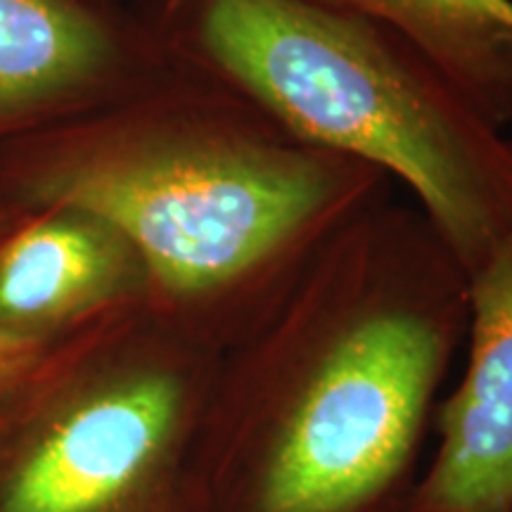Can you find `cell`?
Masks as SVG:
<instances>
[{
    "label": "cell",
    "instance_id": "6da1fadb",
    "mask_svg": "<svg viewBox=\"0 0 512 512\" xmlns=\"http://www.w3.org/2000/svg\"><path fill=\"white\" fill-rule=\"evenodd\" d=\"M467 330V273L420 211L377 202L223 351L200 512H406Z\"/></svg>",
    "mask_w": 512,
    "mask_h": 512
},
{
    "label": "cell",
    "instance_id": "7a4b0ae2",
    "mask_svg": "<svg viewBox=\"0 0 512 512\" xmlns=\"http://www.w3.org/2000/svg\"><path fill=\"white\" fill-rule=\"evenodd\" d=\"M387 183L373 166L290 136L216 81L202 105L76 140L34 195L119 230L145 268V304L223 354L283 306Z\"/></svg>",
    "mask_w": 512,
    "mask_h": 512
},
{
    "label": "cell",
    "instance_id": "3957f363",
    "mask_svg": "<svg viewBox=\"0 0 512 512\" xmlns=\"http://www.w3.org/2000/svg\"><path fill=\"white\" fill-rule=\"evenodd\" d=\"M188 36L290 136L406 185L465 273L512 235V140L392 31L316 0H188Z\"/></svg>",
    "mask_w": 512,
    "mask_h": 512
},
{
    "label": "cell",
    "instance_id": "277c9868",
    "mask_svg": "<svg viewBox=\"0 0 512 512\" xmlns=\"http://www.w3.org/2000/svg\"><path fill=\"white\" fill-rule=\"evenodd\" d=\"M221 351L145 302L48 354L43 399L0 406V512H200V437Z\"/></svg>",
    "mask_w": 512,
    "mask_h": 512
},
{
    "label": "cell",
    "instance_id": "5b68a950",
    "mask_svg": "<svg viewBox=\"0 0 512 512\" xmlns=\"http://www.w3.org/2000/svg\"><path fill=\"white\" fill-rule=\"evenodd\" d=\"M467 361L406 512H512V235L467 273Z\"/></svg>",
    "mask_w": 512,
    "mask_h": 512
},
{
    "label": "cell",
    "instance_id": "8992f818",
    "mask_svg": "<svg viewBox=\"0 0 512 512\" xmlns=\"http://www.w3.org/2000/svg\"><path fill=\"white\" fill-rule=\"evenodd\" d=\"M145 302V268L110 223L55 207L0 249V328L50 344L121 306Z\"/></svg>",
    "mask_w": 512,
    "mask_h": 512
},
{
    "label": "cell",
    "instance_id": "52a82bcc",
    "mask_svg": "<svg viewBox=\"0 0 512 512\" xmlns=\"http://www.w3.org/2000/svg\"><path fill=\"white\" fill-rule=\"evenodd\" d=\"M380 24L491 126L512 124V0H316Z\"/></svg>",
    "mask_w": 512,
    "mask_h": 512
},
{
    "label": "cell",
    "instance_id": "ba28073f",
    "mask_svg": "<svg viewBox=\"0 0 512 512\" xmlns=\"http://www.w3.org/2000/svg\"><path fill=\"white\" fill-rule=\"evenodd\" d=\"M121 38L83 0H0V110L102 81Z\"/></svg>",
    "mask_w": 512,
    "mask_h": 512
},
{
    "label": "cell",
    "instance_id": "9c48e42d",
    "mask_svg": "<svg viewBox=\"0 0 512 512\" xmlns=\"http://www.w3.org/2000/svg\"><path fill=\"white\" fill-rule=\"evenodd\" d=\"M48 354L50 344L0 328V406L41 370Z\"/></svg>",
    "mask_w": 512,
    "mask_h": 512
}]
</instances>
